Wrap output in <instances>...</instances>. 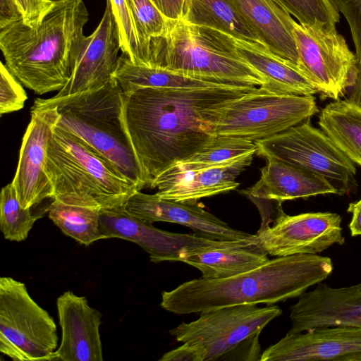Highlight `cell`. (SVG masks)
I'll use <instances>...</instances> for the list:
<instances>
[{
    "label": "cell",
    "instance_id": "cell-1",
    "mask_svg": "<svg viewBox=\"0 0 361 361\" xmlns=\"http://www.w3.org/2000/svg\"><path fill=\"white\" fill-rule=\"evenodd\" d=\"M255 87H142L123 93L124 120L146 188L211 141L214 135L207 118L212 111Z\"/></svg>",
    "mask_w": 361,
    "mask_h": 361
},
{
    "label": "cell",
    "instance_id": "cell-2",
    "mask_svg": "<svg viewBox=\"0 0 361 361\" xmlns=\"http://www.w3.org/2000/svg\"><path fill=\"white\" fill-rule=\"evenodd\" d=\"M89 19L82 0H54L35 27L17 20L0 27V49L9 71L36 94L61 90L89 37Z\"/></svg>",
    "mask_w": 361,
    "mask_h": 361
},
{
    "label": "cell",
    "instance_id": "cell-3",
    "mask_svg": "<svg viewBox=\"0 0 361 361\" xmlns=\"http://www.w3.org/2000/svg\"><path fill=\"white\" fill-rule=\"evenodd\" d=\"M330 257L317 254L276 257L253 270L225 279L200 277L161 294V307L175 314L298 298L332 273Z\"/></svg>",
    "mask_w": 361,
    "mask_h": 361
},
{
    "label": "cell",
    "instance_id": "cell-4",
    "mask_svg": "<svg viewBox=\"0 0 361 361\" xmlns=\"http://www.w3.org/2000/svg\"><path fill=\"white\" fill-rule=\"evenodd\" d=\"M45 171L53 188L51 199L68 204L116 208L139 190L102 154L56 124Z\"/></svg>",
    "mask_w": 361,
    "mask_h": 361
},
{
    "label": "cell",
    "instance_id": "cell-5",
    "mask_svg": "<svg viewBox=\"0 0 361 361\" xmlns=\"http://www.w3.org/2000/svg\"><path fill=\"white\" fill-rule=\"evenodd\" d=\"M149 66L219 84L260 87L262 76L237 51L232 37L219 30L170 20L164 35L151 39Z\"/></svg>",
    "mask_w": 361,
    "mask_h": 361
},
{
    "label": "cell",
    "instance_id": "cell-6",
    "mask_svg": "<svg viewBox=\"0 0 361 361\" xmlns=\"http://www.w3.org/2000/svg\"><path fill=\"white\" fill-rule=\"evenodd\" d=\"M123 92L113 77L102 87L55 101L36 99L32 107L54 108L56 125L106 157L139 190L146 183L123 115Z\"/></svg>",
    "mask_w": 361,
    "mask_h": 361
},
{
    "label": "cell",
    "instance_id": "cell-7",
    "mask_svg": "<svg viewBox=\"0 0 361 361\" xmlns=\"http://www.w3.org/2000/svg\"><path fill=\"white\" fill-rule=\"evenodd\" d=\"M282 314L277 305H234L201 312L189 323L183 322L169 333L183 344L164 353L159 361H209L223 360L239 344L260 334Z\"/></svg>",
    "mask_w": 361,
    "mask_h": 361
},
{
    "label": "cell",
    "instance_id": "cell-8",
    "mask_svg": "<svg viewBox=\"0 0 361 361\" xmlns=\"http://www.w3.org/2000/svg\"><path fill=\"white\" fill-rule=\"evenodd\" d=\"M318 112L313 95L282 94L259 87L212 111L207 121L214 135L255 142L283 132Z\"/></svg>",
    "mask_w": 361,
    "mask_h": 361
},
{
    "label": "cell",
    "instance_id": "cell-9",
    "mask_svg": "<svg viewBox=\"0 0 361 361\" xmlns=\"http://www.w3.org/2000/svg\"><path fill=\"white\" fill-rule=\"evenodd\" d=\"M53 317L23 282L0 279V351L15 361L54 360L58 347Z\"/></svg>",
    "mask_w": 361,
    "mask_h": 361
},
{
    "label": "cell",
    "instance_id": "cell-10",
    "mask_svg": "<svg viewBox=\"0 0 361 361\" xmlns=\"http://www.w3.org/2000/svg\"><path fill=\"white\" fill-rule=\"evenodd\" d=\"M258 156L275 159L327 179L338 195L356 185V168L310 118L270 137L255 142Z\"/></svg>",
    "mask_w": 361,
    "mask_h": 361
},
{
    "label": "cell",
    "instance_id": "cell-11",
    "mask_svg": "<svg viewBox=\"0 0 361 361\" xmlns=\"http://www.w3.org/2000/svg\"><path fill=\"white\" fill-rule=\"evenodd\" d=\"M293 35L299 71L323 99L343 97L351 85L357 58L336 25L321 22L306 25L295 21Z\"/></svg>",
    "mask_w": 361,
    "mask_h": 361
},
{
    "label": "cell",
    "instance_id": "cell-12",
    "mask_svg": "<svg viewBox=\"0 0 361 361\" xmlns=\"http://www.w3.org/2000/svg\"><path fill=\"white\" fill-rule=\"evenodd\" d=\"M99 230L104 238H121L140 246L152 262H182L190 254L236 244L243 240L220 241L195 233H178L159 229L153 224L141 221L128 213L123 205L102 209ZM246 240V239H245Z\"/></svg>",
    "mask_w": 361,
    "mask_h": 361
},
{
    "label": "cell",
    "instance_id": "cell-13",
    "mask_svg": "<svg viewBox=\"0 0 361 361\" xmlns=\"http://www.w3.org/2000/svg\"><path fill=\"white\" fill-rule=\"evenodd\" d=\"M256 235L267 254L274 257L320 253L334 245H343L341 217L333 212L285 213Z\"/></svg>",
    "mask_w": 361,
    "mask_h": 361
},
{
    "label": "cell",
    "instance_id": "cell-14",
    "mask_svg": "<svg viewBox=\"0 0 361 361\" xmlns=\"http://www.w3.org/2000/svg\"><path fill=\"white\" fill-rule=\"evenodd\" d=\"M30 114L12 181L21 205L30 209L46 198H52L53 188L45 166L53 128L59 117L56 107L32 106Z\"/></svg>",
    "mask_w": 361,
    "mask_h": 361
},
{
    "label": "cell",
    "instance_id": "cell-15",
    "mask_svg": "<svg viewBox=\"0 0 361 361\" xmlns=\"http://www.w3.org/2000/svg\"><path fill=\"white\" fill-rule=\"evenodd\" d=\"M260 361H361V329L336 325L288 334L267 348Z\"/></svg>",
    "mask_w": 361,
    "mask_h": 361
},
{
    "label": "cell",
    "instance_id": "cell-16",
    "mask_svg": "<svg viewBox=\"0 0 361 361\" xmlns=\"http://www.w3.org/2000/svg\"><path fill=\"white\" fill-rule=\"evenodd\" d=\"M133 216L153 224L175 223L192 229L197 235L220 241L239 240L257 237L231 228L228 224L204 209L197 202H176L159 197L156 193L137 190L123 204Z\"/></svg>",
    "mask_w": 361,
    "mask_h": 361
},
{
    "label": "cell",
    "instance_id": "cell-17",
    "mask_svg": "<svg viewBox=\"0 0 361 361\" xmlns=\"http://www.w3.org/2000/svg\"><path fill=\"white\" fill-rule=\"evenodd\" d=\"M88 37L66 85L56 95L46 100L55 101L99 88L113 78L118 66L121 44L114 16L108 0L98 26Z\"/></svg>",
    "mask_w": 361,
    "mask_h": 361
},
{
    "label": "cell",
    "instance_id": "cell-18",
    "mask_svg": "<svg viewBox=\"0 0 361 361\" xmlns=\"http://www.w3.org/2000/svg\"><path fill=\"white\" fill-rule=\"evenodd\" d=\"M290 318L288 334L336 325L361 329V281L341 288L318 283L298 297L290 307Z\"/></svg>",
    "mask_w": 361,
    "mask_h": 361
},
{
    "label": "cell",
    "instance_id": "cell-19",
    "mask_svg": "<svg viewBox=\"0 0 361 361\" xmlns=\"http://www.w3.org/2000/svg\"><path fill=\"white\" fill-rule=\"evenodd\" d=\"M255 154L197 169L172 166L153 180L150 188H157L161 198L189 203L228 192L239 186L236 177L251 164Z\"/></svg>",
    "mask_w": 361,
    "mask_h": 361
},
{
    "label": "cell",
    "instance_id": "cell-20",
    "mask_svg": "<svg viewBox=\"0 0 361 361\" xmlns=\"http://www.w3.org/2000/svg\"><path fill=\"white\" fill-rule=\"evenodd\" d=\"M61 341L54 360L102 361L99 333L102 314L85 296L68 290L56 300Z\"/></svg>",
    "mask_w": 361,
    "mask_h": 361
},
{
    "label": "cell",
    "instance_id": "cell-21",
    "mask_svg": "<svg viewBox=\"0 0 361 361\" xmlns=\"http://www.w3.org/2000/svg\"><path fill=\"white\" fill-rule=\"evenodd\" d=\"M259 180L241 193L252 198L282 203L297 198L338 194L325 178L275 159H267Z\"/></svg>",
    "mask_w": 361,
    "mask_h": 361
},
{
    "label": "cell",
    "instance_id": "cell-22",
    "mask_svg": "<svg viewBox=\"0 0 361 361\" xmlns=\"http://www.w3.org/2000/svg\"><path fill=\"white\" fill-rule=\"evenodd\" d=\"M230 1L272 54L297 66L295 20L289 13L274 0Z\"/></svg>",
    "mask_w": 361,
    "mask_h": 361
},
{
    "label": "cell",
    "instance_id": "cell-23",
    "mask_svg": "<svg viewBox=\"0 0 361 361\" xmlns=\"http://www.w3.org/2000/svg\"><path fill=\"white\" fill-rule=\"evenodd\" d=\"M269 261L257 236L221 247L188 255L183 261L200 271L206 279L232 277L258 268Z\"/></svg>",
    "mask_w": 361,
    "mask_h": 361
},
{
    "label": "cell",
    "instance_id": "cell-24",
    "mask_svg": "<svg viewBox=\"0 0 361 361\" xmlns=\"http://www.w3.org/2000/svg\"><path fill=\"white\" fill-rule=\"evenodd\" d=\"M238 53L264 78L260 86L287 94L314 95L317 90L294 64L274 55L267 48L232 37Z\"/></svg>",
    "mask_w": 361,
    "mask_h": 361
},
{
    "label": "cell",
    "instance_id": "cell-25",
    "mask_svg": "<svg viewBox=\"0 0 361 361\" xmlns=\"http://www.w3.org/2000/svg\"><path fill=\"white\" fill-rule=\"evenodd\" d=\"M320 129L354 164L361 166V107L348 99L334 100L319 116Z\"/></svg>",
    "mask_w": 361,
    "mask_h": 361
},
{
    "label": "cell",
    "instance_id": "cell-26",
    "mask_svg": "<svg viewBox=\"0 0 361 361\" xmlns=\"http://www.w3.org/2000/svg\"><path fill=\"white\" fill-rule=\"evenodd\" d=\"M183 20L267 48L230 0H189Z\"/></svg>",
    "mask_w": 361,
    "mask_h": 361
},
{
    "label": "cell",
    "instance_id": "cell-27",
    "mask_svg": "<svg viewBox=\"0 0 361 361\" xmlns=\"http://www.w3.org/2000/svg\"><path fill=\"white\" fill-rule=\"evenodd\" d=\"M113 77L123 93L142 87H205L224 85L192 78L166 68L136 64L123 53L118 58Z\"/></svg>",
    "mask_w": 361,
    "mask_h": 361
},
{
    "label": "cell",
    "instance_id": "cell-28",
    "mask_svg": "<svg viewBox=\"0 0 361 361\" xmlns=\"http://www.w3.org/2000/svg\"><path fill=\"white\" fill-rule=\"evenodd\" d=\"M100 209L68 204L53 200L48 208L49 218L67 236L89 246L104 239L99 230Z\"/></svg>",
    "mask_w": 361,
    "mask_h": 361
},
{
    "label": "cell",
    "instance_id": "cell-29",
    "mask_svg": "<svg viewBox=\"0 0 361 361\" xmlns=\"http://www.w3.org/2000/svg\"><path fill=\"white\" fill-rule=\"evenodd\" d=\"M256 145L252 141L215 135L207 145L191 157L173 166L185 170L202 169L256 153Z\"/></svg>",
    "mask_w": 361,
    "mask_h": 361
},
{
    "label": "cell",
    "instance_id": "cell-30",
    "mask_svg": "<svg viewBox=\"0 0 361 361\" xmlns=\"http://www.w3.org/2000/svg\"><path fill=\"white\" fill-rule=\"evenodd\" d=\"M37 217L30 208H24L12 183L3 187L0 195V229L4 238L21 242L25 240Z\"/></svg>",
    "mask_w": 361,
    "mask_h": 361
},
{
    "label": "cell",
    "instance_id": "cell-31",
    "mask_svg": "<svg viewBox=\"0 0 361 361\" xmlns=\"http://www.w3.org/2000/svg\"><path fill=\"white\" fill-rule=\"evenodd\" d=\"M141 48L144 65L149 66L148 49L151 39L164 35L170 20L151 0H128Z\"/></svg>",
    "mask_w": 361,
    "mask_h": 361
},
{
    "label": "cell",
    "instance_id": "cell-32",
    "mask_svg": "<svg viewBox=\"0 0 361 361\" xmlns=\"http://www.w3.org/2000/svg\"><path fill=\"white\" fill-rule=\"evenodd\" d=\"M300 24L317 22L336 25L340 13L332 0H274Z\"/></svg>",
    "mask_w": 361,
    "mask_h": 361
},
{
    "label": "cell",
    "instance_id": "cell-33",
    "mask_svg": "<svg viewBox=\"0 0 361 361\" xmlns=\"http://www.w3.org/2000/svg\"><path fill=\"white\" fill-rule=\"evenodd\" d=\"M117 25L121 50L136 64L144 65L134 21L128 0H108Z\"/></svg>",
    "mask_w": 361,
    "mask_h": 361
},
{
    "label": "cell",
    "instance_id": "cell-34",
    "mask_svg": "<svg viewBox=\"0 0 361 361\" xmlns=\"http://www.w3.org/2000/svg\"><path fill=\"white\" fill-rule=\"evenodd\" d=\"M0 75V114L2 116L23 109L27 96L21 84L2 62Z\"/></svg>",
    "mask_w": 361,
    "mask_h": 361
},
{
    "label": "cell",
    "instance_id": "cell-35",
    "mask_svg": "<svg viewBox=\"0 0 361 361\" xmlns=\"http://www.w3.org/2000/svg\"><path fill=\"white\" fill-rule=\"evenodd\" d=\"M350 29L357 59H361V0H332Z\"/></svg>",
    "mask_w": 361,
    "mask_h": 361
},
{
    "label": "cell",
    "instance_id": "cell-36",
    "mask_svg": "<svg viewBox=\"0 0 361 361\" xmlns=\"http://www.w3.org/2000/svg\"><path fill=\"white\" fill-rule=\"evenodd\" d=\"M23 23L30 27L37 25L52 7L54 0H13Z\"/></svg>",
    "mask_w": 361,
    "mask_h": 361
},
{
    "label": "cell",
    "instance_id": "cell-37",
    "mask_svg": "<svg viewBox=\"0 0 361 361\" xmlns=\"http://www.w3.org/2000/svg\"><path fill=\"white\" fill-rule=\"evenodd\" d=\"M169 20L183 19L189 0H151Z\"/></svg>",
    "mask_w": 361,
    "mask_h": 361
},
{
    "label": "cell",
    "instance_id": "cell-38",
    "mask_svg": "<svg viewBox=\"0 0 361 361\" xmlns=\"http://www.w3.org/2000/svg\"><path fill=\"white\" fill-rule=\"evenodd\" d=\"M348 92L349 93L346 99L361 107V59H357Z\"/></svg>",
    "mask_w": 361,
    "mask_h": 361
},
{
    "label": "cell",
    "instance_id": "cell-39",
    "mask_svg": "<svg viewBox=\"0 0 361 361\" xmlns=\"http://www.w3.org/2000/svg\"><path fill=\"white\" fill-rule=\"evenodd\" d=\"M347 212L352 214L348 225L351 235H361V199L356 202L350 203Z\"/></svg>",
    "mask_w": 361,
    "mask_h": 361
}]
</instances>
